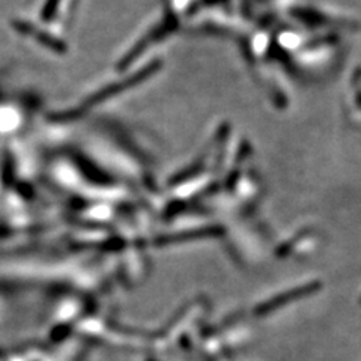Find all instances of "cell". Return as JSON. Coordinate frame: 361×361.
<instances>
[{"label":"cell","mask_w":361,"mask_h":361,"mask_svg":"<svg viewBox=\"0 0 361 361\" xmlns=\"http://www.w3.org/2000/svg\"><path fill=\"white\" fill-rule=\"evenodd\" d=\"M310 290H312V289L300 288L298 290H292V292L283 293V295L276 297V298H273L271 301H268L267 304H264V306H259V307H257V314H267V313H269V312H273V310H276V309H279V307H281V306H285V304L290 302L289 300L306 295V293L310 292Z\"/></svg>","instance_id":"obj_1"}]
</instances>
